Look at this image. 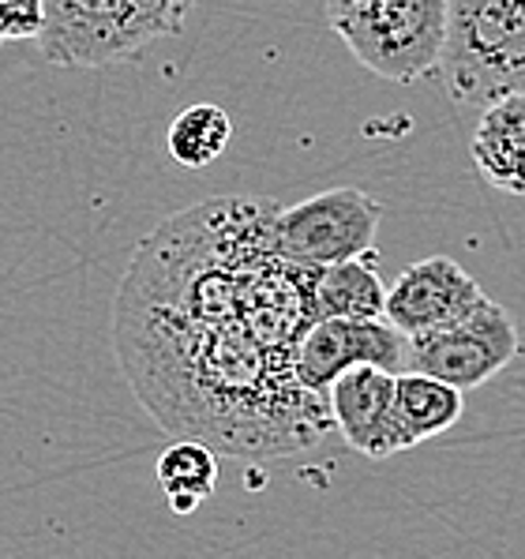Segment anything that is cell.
Listing matches in <instances>:
<instances>
[{
	"label": "cell",
	"instance_id": "6da1fadb",
	"mask_svg": "<svg viewBox=\"0 0 525 559\" xmlns=\"http://www.w3.org/2000/svg\"><path fill=\"white\" fill-rule=\"evenodd\" d=\"M278 203L218 195L166 218L128 260L114 346L135 399L174 440L234 459L308 451L334 432L331 402L297 383L320 266L274 245Z\"/></svg>",
	"mask_w": 525,
	"mask_h": 559
},
{
	"label": "cell",
	"instance_id": "7a4b0ae2",
	"mask_svg": "<svg viewBox=\"0 0 525 559\" xmlns=\"http://www.w3.org/2000/svg\"><path fill=\"white\" fill-rule=\"evenodd\" d=\"M435 72L458 106L525 91V0H446Z\"/></svg>",
	"mask_w": 525,
	"mask_h": 559
},
{
	"label": "cell",
	"instance_id": "3957f363",
	"mask_svg": "<svg viewBox=\"0 0 525 559\" xmlns=\"http://www.w3.org/2000/svg\"><path fill=\"white\" fill-rule=\"evenodd\" d=\"M326 23L372 75L420 83L439 68L446 0H326Z\"/></svg>",
	"mask_w": 525,
	"mask_h": 559
},
{
	"label": "cell",
	"instance_id": "277c9868",
	"mask_svg": "<svg viewBox=\"0 0 525 559\" xmlns=\"http://www.w3.org/2000/svg\"><path fill=\"white\" fill-rule=\"evenodd\" d=\"M383 203L360 188H326L320 195L278 206L274 245L293 263L334 266L375 252Z\"/></svg>",
	"mask_w": 525,
	"mask_h": 559
},
{
	"label": "cell",
	"instance_id": "5b68a950",
	"mask_svg": "<svg viewBox=\"0 0 525 559\" xmlns=\"http://www.w3.org/2000/svg\"><path fill=\"white\" fill-rule=\"evenodd\" d=\"M41 57L60 68H106L143 57L154 34L128 0H41Z\"/></svg>",
	"mask_w": 525,
	"mask_h": 559
},
{
	"label": "cell",
	"instance_id": "8992f818",
	"mask_svg": "<svg viewBox=\"0 0 525 559\" xmlns=\"http://www.w3.org/2000/svg\"><path fill=\"white\" fill-rule=\"evenodd\" d=\"M522 354V334L514 316L492 297H485L458 323L409 338V368L435 380L473 391L496 380Z\"/></svg>",
	"mask_w": 525,
	"mask_h": 559
},
{
	"label": "cell",
	"instance_id": "52a82bcc",
	"mask_svg": "<svg viewBox=\"0 0 525 559\" xmlns=\"http://www.w3.org/2000/svg\"><path fill=\"white\" fill-rule=\"evenodd\" d=\"M360 365L383 368V372H406L409 338L386 320H315L300 338L297 357H293L297 383L320 399H326L331 383L342 372Z\"/></svg>",
	"mask_w": 525,
	"mask_h": 559
},
{
	"label": "cell",
	"instance_id": "ba28073f",
	"mask_svg": "<svg viewBox=\"0 0 525 559\" xmlns=\"http://www.w3.org/2000/svg\"><path fill=\"white\" fill-rule=\"evenodd\" d=\"M480 300H485V289L466 266L454 263L451 255H432V260L406 266L394 278V286L386 289L383 320L406 338H417V334L458 323Z\"/></svg>",
	"mask_w": 525,
	"mask_h": 559
},
{
	"label": "cell",
	"instance_id": "9c48e42d",
	"mask_svg": "<svg viewBox=\"0 0 525 559\" xmlns=\"http://www.w3.org/2000/svg\"><path fill=\"white\" fill-rule=\"evenodd\" d=\"M394 376L398 372L360 365L342 372L326 391L331 425L365 459H391L398 451H409L406 428L394 409Z\"/></svg>",
	"mask_w": 525,
	"mask_h": 559
},
{
	"label": "cell",
	"instance_id": "30bf717a",
	"mask_svg": "<svg viewBox=\"0 0 525 559\" xmlns=\"http://www.w3.org/2000/svg\"><path fill=\"white\" fill-rule=\"evenodd\" d=\"M473 166L506 195H525V91L503 94L480 109L473 128Z\"/></svg>",
	"mask_w": 525,
	"mask_h": 559
},
{
	"label": "cell",
	"instance_id": "8fae6325",
	"mask_svg": "<svg viewBox=\"0 0 525 559\" xmlns=\"http://www.w3.org/2000/svg\"><path fill=\"white\" fill-rule=\"evenodd\" d=\"M394 409H398L409 447H417L458 425L466 413V391L409 368L394 376Z\"/></svg>",
	"mask_w": 525,
	"mask_h": 559
},
{
	"label": "cell",
	"instance_id": "7c38bea8",
	"mask_svg": "<svg viewBox=\"0 0 525 559\" xmlns=\"http://www.w3.org/2000/svg\"><path fill=\"white\" fill-rule=\"evenodd\" d=\"M386 286L375 271V252L365 260L320 266L315 274V316L320 320H383Z\"/></svg>",
	"mask_w": 525,
	"mask_h": 559
},
{
	"label": "cell",
	"instance_id": "4fadbf2b",
	"mask_svg": "<svg viewBox=\"0 0 525 559\" xmlns=\"http://www.w3.org/2000/svg\"><path fill=\"white\" fill-rule=\"evenodd\" d=\"M158 488L174 514H195L218 488V451L200 440H174L158 454Z\"/></svg>",
	"mask_w": 525,
	"mask_h": 559
},
{
	"label": "cell",
	"instance_id": "5bb4252c",
	"mask_svg": "<svg viewBox=\"0 0 525 559\" xmlns=\"http://www.w3.org/2000/svg\"><path fill=\"white\" fill-rule=\"evenodd\" d=\"M229 140H234V120H229L226 109L200 102V106H188L174 117L166 132V151L177 166L206 169L226 154Z\"/></svg>",
	"mask_w": 525,
	"mask_h": 559
},
{
	"label": "cell",
	"instance_id": "9a60e30c",
	"mask_svg": "<svg viewBox=\"0 0 525 559\" xmlns=\"http://www.w3.org/2000/svg\"><path fill=\"white\" fill-rule=\"evenodd\" d=\"M128 4L140 12V20L151 27L154 38H174V34L184 31L188 15L195 12L200 0H128Z\"/></svg>",
	"mask_w": 525,
	"mask_h": 559
},
{
	"label": "cell",
	"instance_id": "2e32d148",
	"mask_svg": "<svg viewBox=\"0 0 525 559\" xmlns=\"http://www.w3.org/2000/svg\"><path fill=\"white\" fill-rule=\"evenodd\" d=\"M41 15V0H0V41L38 38Z\"/></svg>",
	"mask_w": 525,
	"mask_h": 559
}]
</instances>
